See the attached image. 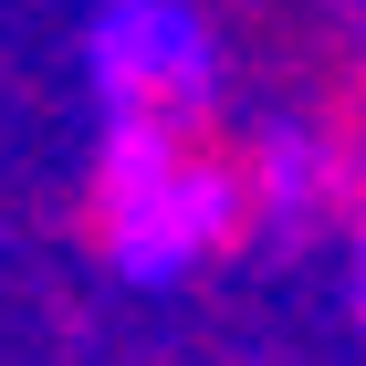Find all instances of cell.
Listing matches in <instances>:
<instances>
[{"mask_svg": "<svg viewBox=\"0 0 366 366\" xmlns=\"http://www.w3.org/2000/svg\"><path fill=\"white\" fill-rule=\"evenodd\" d=\"M94 84L126 126H157V115H199L220 105L209 94V31L178 11V0H115L94 21Z\"/></svg>", "mask_w": 366, "mask_h": 366, "instance_id": "1", "label": "cell"}, {"mask_svg": "<svg viewBox=\"0 0 366 366\" xmlns=\"http://www.w3.org/2000/svg\"><path fill=\"white\" fill-rule=\"evenodd\" d=\"M356 314H366V252H356Z\"/></svg>", "mask_w": 366, "mask_h": 366, "instance_id": "2", "label": "cell"}]
</instances>
